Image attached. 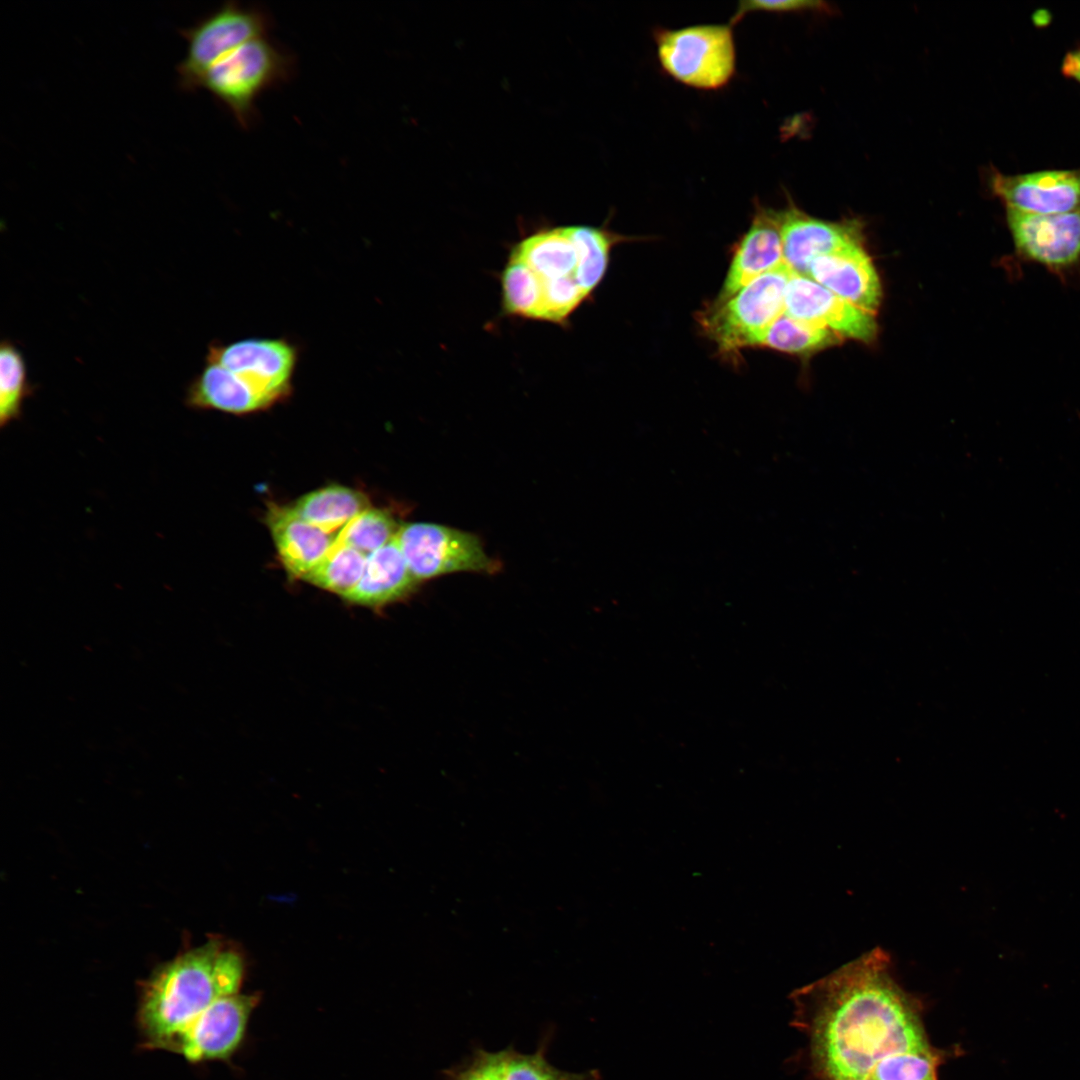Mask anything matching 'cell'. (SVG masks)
<instances>
[{"mask_svg": "<svg viewBox=\"0 0 1080 1080\" xmlns=\"http://www.w3.org/2000/svg\"><path fill=\"white\" fill-rule=\"evenodd\" d=\"M830 330L781 314L766 330L759 346L794 355H809L840 341Z\"/></svg>", "mask_w": 1080, "mask_h": 1080, "instance_id": "cell-23", "label": "cell"}, {"mask_svg": "<svg viewBox=\"0 0 1080 1080\" xmlns=\"http://www.w3.org/2000/svg\"><path fill=\"white\" fill-rule=\"evenodd\" d=\"M459 1080H481V1078L477 1071L472 1068L471 1070L466 1071L464 1074H462Z\"/></svg>", "mask_w": 1080, "mask_h": 1080, "instance_id": "cell-30", "label": "cell"}, {"mask_svg": "<svg viewBox=\"0 0 1080 1080\" xmlns=\"http://www.w3.org/2000/svg\"><path fill=\"white\" fill-rule=\"evenodd\" d=\"M792 274L783 263L727 300L715 302L703 314L702 326L722 353L759 346L766 330L784 313L785 291Z\"/></svg>", "mask_w": 1080, "mask_h": 1080, "instance_id": "cell-5", "label": "cell"}, {"mask_svg": "<svg viewBox=\"0 0 1080 1080\" xmlns=\"http://www.w3.org/2000/svg\"><path fill=\"white\" fill-rule=\"evenodd\" d=\"M271 27L272 18L263 8L226 2L181 32L188 47L185 58L177 66L179 85L184 90L199 88L203 74L213 64L242 44L267 36Z\"/></svg>", "mask_w": 1080, "mask_h": 1080, "instance_id": "cell-7", "label": "cell"}, {"mask_svg": "<svg viewBox=\"0 0 1080 1080\" xmlns=\"http://www.w3.org/2000/svg\"><path fill=\"white\" fill-rule=\"evenodd\" d=\"M291 507L310 524L338 535L354 517L369 508V505L366 496L357 490L329 486L304 495Z\"/></svg>", "mask_w": 1080, "mask_h": 1080, "instance_id": "cell-20", "label": "cell"}, {"mask_svg": "<svg viewBox=\"0 0 1080 1080\" xmlns=\"http://www.w3.org/2000/svg\"><path fill=\"white\" fill-rule=\"evenodd\" d=\"M807 276L855 307L873 314L881 301L877 271L863 244L814 259Z\"/></svg>", "mask_w": 1080, "mask_h": 1080, "instance_id": "cell-14", "label": "cell"}, {"mask_svg": "<svg viewBox=\"0 0 1080 1080\" xmlns=\"http://www.w3.org/2000/svg\"><path fill=\"white\" fill-rule=\"evenodd\" d=\"M32 393L21 351L10 341L0 346V424L4 427L22 414L24 400Z\"/></svg>", "mask_w": 1080, "mask_h": 1080, "instance_id": "cell-25", "label": "cell"}, {"mask_svg": "<svg viewBox=\"0 0 1080 1080\" xmlns=\"http://www.w3.org/2000/svg\"><path fill=\"white\" fill-rule=\"evenodd\" d=\"M989 184L1006 209L1033 214L1080 210V168L1015 175L993 170Z\"/></svg>", "mask_w": 1080, "mask_h": 1080, "instance_id": "cell-12", "label": "cell"}, {"mask_svg": "<svg viewBox=\"0 0 1080 1080\" xmlns=\"http://www.w3.org/2000/svg\"><path fill=\"white\" fill-rule=\"evenodd\" d=\"M500 281L503 312L509 316L539 321L542 294L532 270L522 260L509 254Z\"/></svg>", "mask_w": 1080, "mask_h": 1080, "instance_id": "cell-24", "label": "cell"}, {"mask_svg": "<svg viewBox=\"0 0 1080 1080\" xmlns=\"http://www.w3.org/2000/svg\"><path fill=\"white\" fill-rule=\"evenodd\" d=\"M784 262L778 211L758 204L740 241L716 303L723 302L759 276Z\"/></svg>", "mask_w": 1080, "mask_h": 1080, "instance_id": "cell-15", "label": "cell"}, {"mask_svg": "<svg viewBox=\"0 0 1080 1080\" xmlns=\"http://www.w3.org/2000/svg\"><path fill=\"white\" fill-rule=\"evenodd\" d=\"M266 523L288 573L303 578L332 548L337 536L310 524L292 507L272 504Z\"/></svg>", "mask_w": 1080, "mask_h": 1080, "instance_id": "cell-17", "label": "cell"}, {"mask_svg": "<svg viewBox=\"0 0 1080 1080\" xmlns=\"http://www.w3.org/2000/svg\"><path fill=\"white\" fill-rule=\"evenodd\" d=\"M598 1071L571 1073L551 1066L541 1054L508 1052L504 1080H599Z\"/></svg>", "mask_w": 1080, "mask_h": 1080, "instance_id": "cell-27", "label": "cell"}, {"mask_svg": "<svg viewBox=\"0 0 1080 1080\" xmlns=\"http://www.w3.org/2000/svg\"><path fill=\"white\" fill-rule=\"evenodd\" d=\"M367 556L337 541L302 579L344 598L360 581Z\"/></svg>", "mask_w": 1080, "mask_h": 1080, "instance_id": "cell-21", "label": "cell"}, {"mask_svg": "<svg viewBox=\"0 0 1080 1080\" xmlns=\"http://www.w3.org/2000/svg\"><path fill=\"white\" fill-rule=\"evenodd\" d=\"M732 24H698L654 32L657 58L674 80L700 90L725 87L736 71Z\"/></svg>", "mask_w": 1080, "mask_h": 1080, "instance_id": "cell-4", "label": "cell"}, {"mask_svg": "<svg viewBox=\"0 0 1080 1080\" xmlns=\"http://www.w3.org/2000/svg\"><path fill=\"white\" fill-rule=\"evenodd\" d=\"M243 975L241 955L218 939L163 965L140 998L138 1023L147 1044L163 1048L211 1004L238 993Z\"/></svg>", "mask_w": 1080, "mask_h": 1080, "instance_id": "cell-2", "label": "cell"}, {"mask_svg": "<svg viewBox=\"0 0 1080 1080\" xmlns=\"http://www.w3.org/2000/svg\"><path fill=\"white\" fill-rule=\"evenodd\" d=\"M413 577L421 581L455 572L493 574L500 563L489 557L478 536L435 523L400 526L395 536Z\"/></svg>", "mask_w": 1080, "mask_h": 1080, "instance_id": "cell-6", "label": "cell"}, {"mask_svg": "<svg viewBox=\"0 0 1080 1080\" xmlns=\"http://www.w3.org/2000/svg\"><path fill=\"white\" fill-rule=\"evenodd\" d=\"M418 583L394 538L367 556L360 581L343 599L353 604L379 608L408 596Z\"/></svg>", "mask_w": 1080, "mask_h": 1080, "instance_id": "cell-18", "label": "cell"}, {"mask_svg": "<svg viewBox=\"0 0 1080 1080\" xmlns=\"http://www.w3.org/2000/svg\"><path fill=\"white\" fill-rule=\"evenodd\" d=\"M298 359L294 343L265 337L210 344L205 360L227 369L270 407L291 393Z\"/></svg>", "mask_w": 1080, "mask_h": 1080, "instance_id": "cell-8", "label": "cell"}, {"mask_svg": "<svg viewBox=\"0 0 1080 1080\" xmlns=\"http://www.w3.org/2000/svg\"><path fill=\"white\" fill-rule=\"evenodd\" d=\"M578 253L577 284L588 298L601 282L611 247L618 237L611 231L588 225H571Z\"/></svg>", "mask_w": 1080, "mask_h": 1080, "instance_id": "cell-22", "label": "cell"}, {"mask_svg": "<svg viewBox=\"0 0 1080 1080\" xmlns=\"http://www.w3.org/2000/svg\"><path fill=\"white\" fill-rule=\"evenodd\" d=\"M792 1026L808 1039L818 1080H889L931 1046L919 1005L876 948L791 994Z\"/></svg>", "mask_w": 1080, "mask_h": 1080, "instance_id": "cell-1", "label": "cell"}, {"mask_svg": "<svg viewBox=\"0 0 1080 1080\" xmlns=\"http://www.w3.org/2000/svg\"><path fill=\"white\" fill-rule=\"evenodd\" d=\"M1061 71L1064 76L1080 83V48L1070 51L1065 55Z\"/></svg>", "mask_w": 1080, "mask_h": 1080, "instance_id": "cell-29", "label": "cell"}, {"mask_svg": "<svg viewBox=\"0 0 1080 1080\" xmlns=\"http://www.w3.org/2000/svg\"><path fill=\"white\" fill-rule=\"evenodd\" d=\"M399 529L388 512L367 508L339 532L337 541L369 556L393 540Z\"/></svg>", "mask_w": 1080, "mask_h": 1080, "instance_id": "cell-26", "label": "cell"}, {"mask_svg": "<svg viewBox=\"0 0 1080 1080\" xmlns=\"http://www.w3.org/2000/svg\"><path fill=\"white\" fill-rule=\"evenodd\" d=\"M185 404L191 409L217 410L235 415L269 408L263 399L241 385L227 369L211 362L205 363L187 387Z\"/></svg>", "mask_w": 1080, "mask_h": 1080, "instance_id": "cell-19", "label": "cell"}, {"mask_svg": "<svg viewBox=\"0 0 1080 1080\" xmlns=\"http://www.w3.org/2000/svg\"><path fill=\"white\" fill-rule=\"evenodd\" d=\"M783 258L793 273L806 275L819 256L863 244V225L857 219L828 222L814 218L789 201L778 211Z\"/></svg>", "mask_w": 1080, "mask_h": 1080, "instance_id": "cell-13", "label": "cell"}, {"mask_svg": "<svg viewBox=\"0 0 1080 1080\" xmlns=\"http://www.w3.org/2000/svg\"><path fill=\"white\" fill-rule=\"evenodd\" d=\"M826 9L827 5L825 2L813 0L741 1L732 17V23H736L747 13L755 11L796 12L823 11Z\"/></svg>", "mask_w": 1080, "mask_h": 1080, "instance_id": "cell-28", "label": "cell"}, {"mask_svg": "<svg viewBox=\"0 0 1080 1080\" xmlns=\"http://www.w3.org/2000/svg\"><path fill=\"white\" fill-rule=\"evenodd\" d=\"M510 254L532 270L540 285L542 299L548 289L578 286V253L571 225H540L521 238Z\"/></svg>", "mask_w": 1080, "mask_h": 1080, "instance_id": "cell-16", "label": "cell"}, {"mask_svg": "<svg viewBox=\"0 0 1080 1080\" xmlns=\"http://www.w3.org/2000/svg\"><path fill=\"white\" fill-rule=\"evenodd\" d=\"M1007 225L1017 251L1025 258L1060 270L1080 258V210L1033 214L1006 209Z\"/></svg>", "mask_w": 1080, "mask_h": 1080, "instance_id": "cell-11", "label": "cell"}, {"mask_svg": "<svg viewBox=\"0 0 1080 1080\" xmlns=\"http://www.w3.org/2000/svg\"><path fill=\"white\" fill-rule=\"evenodd\" d=\"M257 1002L256 995L236 993L223 997L199 1014L163 1048L175 1051L193 1063L226 1059L242 1042Z\"/></svg>", "mask_w": 1080, "mask_h": 1080, "instance_id": "cell-9", "label": "cell"}, {"mask_svg": "<svg viewBox=\"0 0 1080 1080\" xmlns=\"http://www.w3.org/2000/svg\"><path fill=\"white\" fill-rule=\"evenodd\" d=\"M296 71L292 53L267 36L254 38L213 64L199 88L208 90L245 129L257 119L256 100L267 89L290 80Z\"/></svg>", "mask_w": 1080, "mask_h": 1080, "instance_id": "cell-3", "label": "cell"}, {"mask_svg": "<svg viewBox=\"0 0 1080 1080\" xmlns=\"http://www.w3.org/2000/svg\"><path fill=\"white\" fill-rule=\"evenodd\" d=\"M784 313L830 330L840 338L870 343L877 335L873 314L841 299L806 275H791L785 291Z\"/></svg>", "mask_w": 1080, "mask_h": 1080, "instance_id": "cell-10", "label": "cell"}]
</instances>
